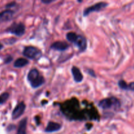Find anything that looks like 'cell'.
Segmentation results:
<instances>
[{
  "mask_svg": "<svg viewBox=\"0 0 134 134\" xmlns=\"http://www.w3.org/2000/svg\"><path fill=\"white\" fill-rule=\"evenodd\" d=\"M25 26L23 24H14L9 27V31L16 36H22L25 33Z\"/></svg>",
  "mask_w": 134,
  "mask_h": 134,
  "instance_id": "3957f363",
  "label": "cell"
},
{
  "mask_svg": "<svg viewBox=\"0 0 134 134\" xmlns=\"http://www.w3.org/2000/svg\"><path fill=\"white\" fill-rule=\"evenodd\" d=\"M2 48H3V45L1 44V43H0V50H1Z\"/></svg>",
  "mask_w": 134,
  "mask_h": 134,
  "instance_id": "ffe728a7",
  "label": "cell"
},
{
  "mask_svg": "<svg viewBox=\"0 0 134 134\" xmlns=\"http://www.w3.org/2000/svg\"><path fill=\"white\" fill-rule=\"evenodd\" d=\"M24 56L32 60L39 58L41 55V52L38 48L34 47H27L23 51Z\"/></svg>",
  "mask_w": 134,
  "mask_h": 134,
  "instance_id": "7a4b0ae2",
  "label": "cell"
},
{
  "mask_svg": "<svg viewBox=\"0 0 134 134\" xmlns=\"http://www.w3.org/2000/svg\"><path fill=\"white\" fill-rule=\"evenodd\" d=\"M44 82V79L42 76H40L38 77L36 80L31 82V85L33 88H38L40 86H41Z\"/></svg>",
  "mask_w": 134,
  "mask_h": 134,
  "instance_id": "5bb4252c",
  "label": "cell"
},
{
  "mask_svg": "<svg viewBox=\"0 0 134 134\" xmlns=\"http://www.w3.org/2000/svg\"><path fill=\"white\" fill-rule=\"evenodd\" d=\"M72 74H73V79H74L75 81L77 82H80L82 81L83 79V76H82V73H81V71L79 68L77 67H73L71 69Z\"/></svg>",
  "mask_w": 134,
  "mask_h": 134,
  "instance_id": "ba28073f",
  "label": "cell"
},
{
  "mask_svg": "<svg viewBox=\"0 0 134 134\" xmlns=\"http://www.w3.org/2000/svg\"><path fill=\"white\" fill-rule=\"evenodd\" d=\"M74 43H75V44L79 47L81 51H85L86 48V46H87L86 39H85V37L81 36V35H78V37Z\"/></svg>",
  "mask_w": 134,
  "mask_h": 134,
  "instance_id": "52a82bcc",
  "label": "cell"
},
{
  "mask_svg": "<svg viewBox=\"0 0 134 134\" xmlns=\"http://www.w3.org/2000/svg\"><path fill=\"white\" fill-rule=\"evenodd\" d=\"M77 1H78L79 2H81V1H82V0H77Z\"/></svg>",
  "mask_w": 134,
  "mask_h": 134,
  "instance_id": "44dd1931",
  "label": "cell"
},
{
  "mask_svg": "<svg viewBox=\"0 0 134 134\" xmlns=\"http://www.w3.org/2000/svg\"><path fill=\"white\" fill-rule=\"evenodd\" d=\"M107 6V3H106L105 2L98 3L95 4V5H92V6L86 8L85 10V11H84V16L88 15L89 14H90L91 13H93V12L99 11V10L104 9V8Z\"/></svg>",
  "mask_w": 134,
  "mask_h": 134,
  "instance_id": "277c9868",
  "label": "cell"
},
{
  "mask_svg": "<svg viewBox=\"0 0 134 134\" xmlns=\"http://www.w3.org/2000/svg\"><path fill=\"white\" fill-rule=\"evenodd\" d=\"M99 105L101 108L103 109H111L112 107H119L120 106L119 100L115 98H106V99H103L100 101L99 103Z\"/></svg>",
  "mask_w": 134,
  "mask_h": 134,
  "instance_id": "6da1fadb",
  "label": "cell"
},
{
  "mask_svg": "<svg viewBox=\"0 0 134 134\" xmlns=\"http://www.w3.org/2000/svg\"><path fill=\"white\" fill-rule=\"evenodd\" d=\"M9 97V94L7 92L3 93L1 95H0V104H2V103H5L8 99Z\"/></svg>",
  "mask_w": 134,
  "mask_h": 134,
  "instance_id": "2e32d148",
  "label": "cell"
},
{
  "mask_svg": "<svg viewBox=\"0 0 134 134\" xmlns=\"http://www.w3.org/2000/svg\"><path fill=\"white\" fill-rule=\"evenodd\" d=\"M41 1L45 4H48L51 3L52 1H53V0H41Z\"/></svg>",
  "mask_w": 134,
  "mask_h": 134,
  "instance_id": "d6986e66",
  "label": "cell"
},
{
  "mask_svg": "<svg viewBox=\"0 0 134 134\" xmlns=\"http://www.w3.org/2000/svg\"><path fill=\"white\" fill-rule=\"evenodd\" d=\"M39 77H40V75H39L38 70H37L36 69H33L29 72L28 75H27V79L30 82H31Z\"/></svg>",
  "mask_w": 134,
  "mask_h": 134,
  "instance_id": "7c38bea8",
  "label": "cell"
},
{
  "mask_svg": "<svg viewBox=\"0 0 134 134\" xmlns=\"http://www.w3.org/2000/svg\"><path fill=\"white\" fill-rule=\"evenodd\" d=\"M128 90H130L134 92V82H131L129 85H128Z\"/></svg>",
  "mask_w": 134,
  "mask_h": 134,
  "instance_id": "ac0fdd59",
  "label": "cell"
},
{
  "mask_svg": "<svg viewBox=\"0 0 134 134\" xmlns=\"http://www.w3.org/2000/svg\"><path fill=\"white\" fill-rule=\"evenodd\" d=\"M26 126H27V118H24L20 122L17 134H26Z\"/></svg>",
  "mask_w": 134,
  "mask_h": 134,
  "instance_id": "30bf717a",
  "label": "cell"
},
{
  "mask_svg": "<svg viewBox=\"0 0 134 134\" xmlns=\"http://www.w3.org/2000/svg\"><path fill=\"white\" fill-rule=\"evenodd\" d=\"M26 109V105H25L24 102H20L16 105V107L13 110V114H12V117L13 119H16L19 118L22 114L24 113Z\"/></svg>",
  "mask_w": 134,
  "mask_h": 134,
  "instance_id": "5b68a950",
  "label": "cell"
},
{
  "mask_svg": "<svg viewBox=\"0 0 134 134\" xmlns=\"http://www.w3.org/2000/svg\"><path fill=\"white\" fill-rule=\"evenodd\" d=\"M68 47H69V45H68L66 42L56 41L51 45V48L54 50H56V51H64L68 49Z\"/></svg>",
  "mask_w": 134,
  "mask_h": 134,
  "instance_id": "8992f818",
  "label": "cell"
},
{
  "mask_svg": "<svg viewBox=\"0 0 134 134\" xmlns=\"http://www.w3.org/2000/svg\"><path fill=\"white\" fill-rule=\"evenodd\" d=\"M66 37L69 41L75 43V41L77 40V37H78V35L73 32H69L66 35Z\"/></svg>",
  "mask_w": 134,
  "mask_h": 134,
  "instance_id": "9a60e30c",
  "label": "cell"
},
{
  "mask_svg": "<svg viewBox=\"0 0 134 134\" xmlns=\"http://www.w3.org/2000/svg\"><path fill=\"white\" fill-rule=\"evenodd\" d=\"M119 86L124 90H128V85H127L126 82L123 80H121L119 82Z\"/></svg>",
  "mask_w": 134,
  "mask_h": 134,
  "instance_id": "e0dca14e",
  "label": "cell"
},
{
  "mask_svg": "<svg viewBox=\"0 0 134 134\" xmlns=\"http://www.w3.org/2000/svg\"><path fill=\"white\" fill-rule=\"evenodd\" d=\"M61 125L58 124V123L50 122H48V125H47V128H46L45 132H48V133L56 132V131H58L59 130L61 129Z\"/></svg>",
  "mask_w": 134,
  "mask_h": 134,
  "instance_id": "9c48e42d",
  "label": "cell"
},
{
  "mask_svg": "<svg viewBox=\"0 0 134 134\" xmlns=\"http://www.w3.org/2000/svg\"><path fill=\"white\" fill-rule=\"evenodd\" d=\"M13 11L10 10H6L0 13V21H7L13 17Z\"/></svg>",
  "mask_w": 134,
  "mask_h": 134,
  "instance_id": "8fae6325",
  "label": "cell"
},
{
  "mask_svg": "<svg viewBox=\"0 0 134 134\" xmlns=\"http://www.w3.org/2000/svg\"><path fill=\"white\" fill-rule=\"evenodd\" d=\"M28 64V61L25 58H18L15 61L14 64V66L15 68H22Z\"/></svg>",
  "mask_w": 134,
  "mask_h": 134,
  "instance_id": "4fadbf2b",
  "label": "cell"
}]
</instances>
